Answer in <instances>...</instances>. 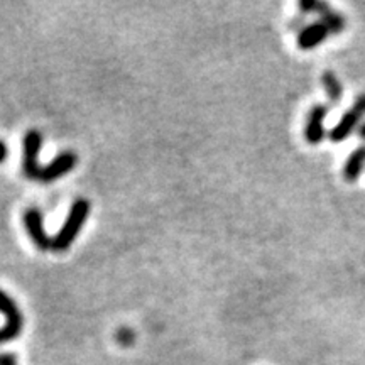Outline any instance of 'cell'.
I'll return each instance as SVG.
<instances>
[{
	"mask_svg": "<svg viewBox=\"0 0 365 365\" xmlns=\"http://www.w3.org/2000/svg\"><path fill=\"white\" fill-rule=\"evenodd\" d=\"M0 313L6 314V327L0 328V344L16 340L22 331V314L14 301L7 293L0 289Z\"/></svg>",
	"mask_w": 365,
	"mask_h": 365,
	"instance_id": "2",
	"label": "cell"
},
{
	"mask_svg": "<svg viewBox=\"0 0 365 365\" xmlns=\"http://www.w3.org/2000/svg\"><path fill=\"white\" fill-rule=\"evenodd\" d=\"M365 115V95H360V97L355 100L354 107L350 108L349 112L341 117V120L333 127L330 132V139L333 143H344V140L352 134V130L359 125L360 118Z\"/></svg>",
	"mask_w": 365,
	"mask_h": 365,
	"instance_id": "3",
	"label": "cell"
},
{
	"mask_svg": "<svg viewBox=\"0 0 365 365\" xmlns=\"http://www.w3.org/2000/svg\"><path fill=\"white\" fill-rule=\"evenodd\" d=\"M364 168H365V145L355 149L354 153L349 156V159H346L345 168H344L345 180L350 182L357 181L359 176L362 175Z\"/></svg>",
	"mask_w": 365,
	"mask_h": 365,
	"instance_id": "10",
	"label": "cell"
},
{
	"mask_svg": "<svg viewBox=\"0 0 365 365\" xmlns=\"http://www.w3.org/2000/svg\"><path fill=\"white\" fill-rule=\"evenodd\" d=\"M90 215V202L85 198L76 200L71 205L70 213H68L65 223H63L61 230L51 239V250L54 252H65L70 249L73 240L80 234L81 227L85 225L86 218Z\"/></svg>",
	"mask_w": 365,
	"mask_h": 365,
	"instance_id": "1",
	"label": "cell"
},
{
	"mask_svg": "<svg viewBox=\"0 0 365 365\" xmlns=\"http://www.w3.org/2000/svg\"><path fill=\"white\" fill-rule=\"evenodd\" d=\"M76 166V154L75 153H63L58 158H54L48 166L41 168L36 173L34 180L41 182H51L58 178H61L66 173L73 171V168Z\"/></svg>",
	"mask_w": 365,
	"mask_h": 365,
	"instance_id": "5",
	"label": "cell"
},
{
	"mask_svg": "<svg viewBox=\"0 0 365 365\" xmlns=\"http://www.w3.org/2000/svg\"><path fill=\"white\" fill-rule=\"evenodd\" d=\"M43 144V137L38 130H29L24 135V143H22V171L26 178L34 180L36 173L39 170L38 154Z\"/></svg>",
	"mask_w": 365,
	"mask_h": 365,
	"instance_id": "4",
	"label": "cell"
},
{
	"mask_svg": "<svg viewBox=\"0 0 365 365\" xmlns=\"http://www.w3.org/2000/svg\"><path fill=\"white\" fill-rule=\"evenodd\" d=\"M117 339H118V341H120V344L129 345L130 341H132V339H134V335H132V331H130V330H127V328H124V330L118 331Z\"/></svg>",
	"mask_w": 365,
	"mask_h": 365,
	"instance_id": "12",
	"label": "cell"
},
{
	"mask_svg": "<svg viewBox=\"0 0 365 365\" xmlns=\"http://www.w3.org/2000/svg\"><path fill=\"white\" fill-rule=\"evenodd\" d=\"M328 113V107L325 105H314L309 110L307 129H304V135L309 144H319L325 139V117Z\"/></svg>",
	"mask_w": 365,
	"mask_h": 365,
	"instance_id": "8",
	"label": "cell"
},
{
	"mask_svg": "<svg viewBox=\"0 0 365 365\" xmlns=\"http://www.w3.org/2000/svg\"><path fill=\"white\" fill-rule=\"evenodd\" d=\"M0 365H17L16 355H12V354H0Z\"/></svg>",
	"mask_w": 365,
	"mask_h": 365,
	"instance_id": "13",
	"label": "cell"
},
{
	"mask_svg": "<svg viewBox=\"0 0 365 365\" xmlns=\"http://www.w3.org/2000/svg\"><path fill=\"white\" fill-rule=\"evenodd\" d=\"M24 227L27 234L31 235V239L36 244V247L39 250H49L51 249V239H49L48 234L44 230L43 223V215L38 208H27L24 212Z\"/></svg>",
	"mask_w": 365,
	"mask_h": 365,
	"instance_id": "7",
	"label": "cell"
},
{
	"mask_svg": "<svg viewBox=\"0 0 365 365\" xmlns=\"http://www.w3.org/2000/svg\"><path fill=\"white\" fill-rule=\"evenodd\" d=\"M359 135H360V139L365 140V124H364V125H360V129H359Z\"/></svg>",
	"mask_w": 365,
	"mask_h": 365,
	"instance_id": "15",
	"label": "cell"
},
{
	"mask_svg": "<svg viewBox=\"0 0 365 365\" xmlns=\"http://www.w3.org/2000/svg\"><path fill=\"white\" fill-rule=\"evenodd\" d=\"M330 29L325 22L318 21L312 26H307L301 29V33L298 36V46L301 49H313L317 48L325 41L328 36H330Z\"/></svg>",
	"mask_w": 365,
	"mask_h": 365,
	"instance_id": "9",
	"label": "cell"
},
{
	"mask_svg": "<svg viewBox=\"0 0 365 365\" xmlns=\"http://www.w3.org/2000/svg\"><path fill=\"white\" fill-rule=\"evenodd\" d=\"M299 9L304 12H312L322 16V22H325L331 34H340L341 31H344L345 19L339 12L331 11L327 4L317 2V0H303V2L299 4Z\"/></svg>",
	"mask_w": 365,
	"mask_h": 365,
	"instance_id": "6",
	"label": "cell"
},
{
	"mask_svg": "<svg viewBox=\"0 0 365 365\" xmlns=\"http://www.w3.org/2000/svg\"><path fill=\"white\" fill-rule=\"evenodd\" d=\"M7 159V145L0 140V164Z\"/></svg>",
	"mask_w": 365,
	"mask_h": 365,
	"instance_id": "14",
	"label": "cell"
},
{
	"mask_svg": "<svg viewBox=\"0 0 365 365\" xmlns=\"http://www.w3.org/2000/svg\"><path fill=\"white\" fill-rule=\"evenodd\" d=\"M322 81H323V86H325L330 102L339 103L341 100V93H344V88H341V83L339 81V78H336L331 71H327L325 75L322 76Z\"/></svg>",
	"mask_w": 365,
	"mask_h": 365,
	"instance_id": "11",
	"label": "cell"
}]
</instances>
